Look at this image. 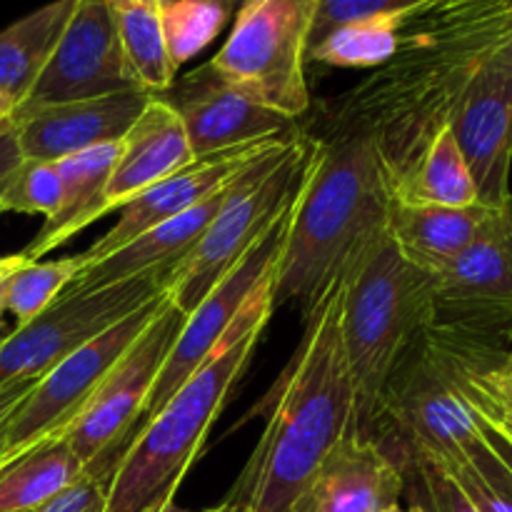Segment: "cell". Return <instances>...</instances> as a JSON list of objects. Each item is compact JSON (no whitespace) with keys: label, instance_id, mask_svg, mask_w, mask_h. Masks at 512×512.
Here are the masks:
<instances>
[{"label":"cell","instance_id":"4316f807","mask_svg":"<svg viewBox=\"0 0 512 512\" xmlns=\"http://www.w3.org/2000/svg\"><path fill=\"white\" fill-rule=\"evenodd\" d=\"M403 15H373L338 25L310 45L308 60L333 68H383L398 50Z\"/></svg>","mask_w":512,"mask_h":512},{"label":"cell","instance_id":"74e56055","mask_svg":"<svg viewBox=\"0 0 512 512\" xmlns=\"http://www.w3.org/2000/svg\"><path fill=\"white\" fill-rule=\"evenodd\" d=\"M30 260L25 258L23 253H15V255H0V280L10 278L15 270H20L23 265H28Z\"/></svg>","mask_w":512,"mask_h":512},{"label":"cell","instance_id":"7dc6e473","mask_svg":"<svg viewBox=\"0 0 512 512\" xmlns=\"http://www.w3.org/2000/svg\"><path fill=\"white\" fill-rule=\"evenodd\" d=\"M503 370H505V373H508L510 378H512V353L505 355V360H503Z\"/></svg>","mask_w":512,"mask_h":512},{"label":"cell","instance_id":"60d3db41","mask_svg":"<svg viewBox=\"0 0 512 512\" xmlns=\"http://www.w3.org/2000/svg\"><path fill=\"white\" fill-rule=\"evenodd\" d=\"M13 113H15V105L0 93V120H13Z\"/></svg>","mask_w":512,"mask_h":512},{"label":"cell","instance_id":"b9f144b4","mask_svg":"<svg viewBox=\"0 0 512 512\" xmlns=\"http://www.w3.org/2000/svg\"><path fill=\"white\" fill-rule=\"evenodd\" d=\"M498 60L500 63L508 65V68H512V38L508 40V45H505V48L498 53Z\"/></svg>","mask_w":512,"mask_h":512},{"label":"cell","instance_id":"f5cc1de1","mask_svg":"<svg viewBox=\"0 0 512 512\" xmlns=\"http://www.w3.org/2000/svg\"><path fill=\"white\" fill-rule=\"evenodd\" d=\"M150 512H153V510H150Z\"/></svg>","mask_w":512,"mask_h":512},{"label":"cell","instance_id":"d6986e66","mask_svg":"<svg viewBox=\"0 0 512 512\" xmlns=\"http://www.w3.org/2000/svg\"><path fill=\"white\" fill-rule=\"evenodd\" d=\"M190 160H193V150H190L183 120L163 98L153 95L140 118L120 140V155L105 188L103 210L110 213L115 208H123L128 200H133L158 180L178 173Z\"/></svg>","mask_w":512,"mask_h":512},{"label":"cell","instance_id":"83f0119b","mask_svg":"<svg viewBox=\"0 0 512 512\" xmlns=\"http://www.w3.org/2000/svg\"><path fill=\"white\" fill-rule=\"evenodd\" d=\"M383 448L403 470L410 505H418L425 512H478L438 458L413 445L395 443Z\"/></svg>","mask_w":512,"mask_h":512},{"label":"cell","instance_id":"ab89813d","mask_svg":"<svg viewBox=\"0 0 512 512\" xmlns=\"http://www.w3.org/2000/svg\"><path fill=\"white\" fill-rule=\"evenodd\" d=\"M205 512H253L248 503H243V500H235V498H225L223 503L215 505V508L205 510Z\"/></svg>","mask_w":512,"mask_h":512},{"label":"cell","instance_id":"cb8c5ba5","mask_svg":"<svg viewBox=\"0 0 512 512\" xmlns=\"http://www.w3.org/2000/svg\"><path fill=\"white\" fill-rule=\"evenodd\" d=\"M88 465L63 438L48 440L0 473V512H35L73 485Z\"/></svg>","mask_w":512,"mask_h":512},{"label":"cell","instance_id":"816d5d0a","mask_svg":"<svg viewBox=\"0 0 512 512\" xmlns=\"http://www.w3.org/2000/svg\"><path fill=\"white\" fill-rule=\"evenodd\" d=\"M0 340H3V338H0Z\"/></svg>","mask_w":512,"mask_h":512},{"label":"cell","instance_id":"f1b7e54d","mask_svg":"<svg viewBox=\"0 0 512 512\" xmlns=\"http://www.w3.org/2000/svg\"><path fill=\"white\" fill-rule=\"evenodd\" d=\"M443 465L478 512H512V470L483 435L465 445L460 458Z\"/></svg>","mask_w":512,"mask_h":512},{"label":"cell","instance_id":"4fadbf2b","mask_svg":"<svg viewBox=\"0 0 512 512\" xmlns=\"http://www.w3.org/2000/svg\"><path fill=\"white\" fill-rule=\"evenodd\" d=\"M130 88L138 85L125 65L113 5L110 0H78L48 65L18 110L100 98Z\"/></svg>","mask_w":512,"mask_h":512},{"label":"cell","instance_id":"603a6c76","mask_svg":"<svg viewBox=\"0 0 512 512\" xmlns=\"http://www.w3.org/2000/svg\"><path fill=\"white\" fill-rule=\"evenodd\" d=\"M78 0H53L0 30V93L15 105L25 103L48 65Z\"/></svg>","mask_w":512,"mask_h":512},{"label":"cell","instance_id":"8992f818","mask_svg":"<svg viewBox=\"0 0 512 512\" xmlns=\"http://www.w3.org/2000/svg\"><path fill=\"white\" fill-rule=\"evenodd\" d=\"M310 140H283L230 183L223 205L190 253L170 270L168 295L185 315L218 285L265 235L298 193Z\"/></svg>","mask_w":512,"mask_h":512},{"label":"cell","instance_id":"681fc988","mask_svg":"<svg viewBox=\"0 0 512 512\" xmlns=\"http://www.w3.org/2000/svg\"><path fill=\"white\" fill-rule=\"evenodd\" d=\"M165 3H170V0H160V5H165Z\"/></svg>","mask_w":512,"mask_h":512},{"label":"cell","instance_id":"d590c367","mask_svg":"<svg viewBox=\"0 0 512 512\" xmlns=\"http://www.w3.org/2000/svg\"><path fill=\"white\" fill-rule=\"evenodd\" d=\"M20 160H23V153H20L13 125H10V128H5L3 133H0V185H3L5 180H8V175L18 168Z\"/></svg>","mask_w":512,"mask_h":512},{"label":"cell","instance_id":"d4e9b609","mask_svg":"<svg viewBox=\"0 0 512 512\" xmlns=\"http://www.w3.org/2000/svg\"><path fill=\"white\" fill-rule=\"evenodd\" d=\"M390 188L393 198L405 203L450 205V208L478 203L475 183L450 128L440 130L433 143L418 155V160L403 175L390 180Z\"/></svg>","mask_w":512,"mask_h":512},{"label":"cell","instance_id":"1f68e13d","mask_svg":"<svg viewBox=\"0 0 512 512\" xmlns=\"http://www.w3.org/2000/svg\"><path fill=\"white\" fill-rule=\"evenodd\" d=\"M60 173L58 165L48 160L23 158L18 168L0 185V210H13L25 215H55L60 205Z\"/></svg>","mask_w":512,"mask_h":512},{"label":"cell","instance_id":"8d00e7d4","mask_svg":"<svg viewBox=\"0 0 512 512\" xmlns=\"http://www.w3.org/2000/svg\"><path fill=\"white\" fill-rule=\"evenodd\" d=\"M475 423H478V430H480V435H483V438H485V443H488L490 448H493L495 453H498L500 458H503V463L512 470V440L508 438V435L500 433V430H495V428H490V425H485L483 420L475 418Z\"/></svg>","mask_w":512,"mask_h":512},{"label":"cell","instance_id":"4dcf8cb0","mask_svg":"<svg viewBox=\"0 0 512 512\" xmlns=\"http://www.w3.org/2000/svg\"><path fill=\"white\" fill-rule=\"evenodd\" d=\"M83 270V255L48 260V263L35 260V263L23 265L10 275L5 285V310L18 318V325L30 323L45 308H50Z\"/></svg>","mask_w":512,"mask_h":512},{"label":"cell","instance_id":"e575fe53","mask_svg":"<svg viewBox=\"0 0 512 512\" xmlns=\"http://www.w3.org/2000/svg\"><path fill=\"white\" fill-rule=\"evenodd\" d=\"M40 378H23V380H13V383L0 385V420L8 418L20 403L30 395V390L35 388Z\"/></svg>","mask_w":512,"mask_h":512},{"label":"cell","instance_id":"ffe728a7","mask_svg":"<svg viewBox=\"0 0 512 512\" xmlns=\"http://www.w3.org/2000/svg\"><path fill=\"white\" fill-rule=\"evenodd\" d=\"M240 175V173H238ZM233 183V180H230ZM230 183L198 203L195 208L185 210L183 215L165 220V223L155 225V228L145 230L143 235L133 240V243L123 245L120 250L110 253L108 258L98 260V263L88 265L68 290H90V288H105V285L120 283V280L135 278L140 273H148L153 268H163V265H178L185 255L190 253L203 230L208 228L210 220L223 205L225 195H228Z\"/></svg>","mask_w":512,"mask_h":512},{"label":"cell","instance_id":"44dd1931","mask_svg":"<svg viewBox=\"0 0 512 512\" xmlns=\"http://www.w3.org/2000/svg\"><path fill=\"white\" fill-rule=\"evenodd\" d=\"M118 155L120 140L118 143H105L98 145V148L83 150V153L68 155V158L55 163L60 173V185H63L60 205L55 215H50L43 223V228L35 233L28 248L23 250V255L30 263L48 255L50 250L65 245L80 230H85L90 223L103 218L105 188H108L110 173H113Z\"/></svg>","mask_w":512,"mask_h":512},{"label":"cell","instance_id":"277c9868","mask_svg":"<svg viewBox=\"0 0 512 512\" xmlns=\"http://www.w3.org/2000/svg\"><path fill=\"white\" fill-rule=\"evenodd\" d=\"M273 308V280H268L255 290L205 363L163 408L138 425L115 468L105 512H150L175 498L230 390L248 368Z\"/></svg>","mask_w":512,"mask_h":512},{"label":"cell","instance_id":"6da1fadb","mask_svg":"<svg viewBox=\"0 0 512 512\" xmlns=\"http://www.w3.org/2000/svg\"><path fill=\"white\" fill-rule=\"evenodd\" d=\"M512 38V0H425L400 20L398 50L340 95L330 133H363L390 180L448 128L465 88Z\"/></svg>","mask_w":512,"mask_h":512},{"label":"cell","instance_id":"f907efd6","mask_svg":"<svg viewBox=\"0 0 512 512\" xmlns=\"http://www.w3.org/2000/svg\"><path fill=\"white\" fill-rule=\"evenodd\" d=\"M0 215H3V210H0Z\"/></svg>","mask_w":512,"mask_h":512},{"label":"cell","instance_id":"2e32d148","mask_svg":"<svg viewBox=\"0 0 512 512\" xmlns=\"http://www.w3.org/2000/svg\"><path fill=\"white\" fill-rule=\"evenodd\" d=\"M275 143H283V140H258V143L240 145V148L223 150V153L193 158L178 173L145 188L143 193H138L120 208L118 223L103 238L95 240L85 253H80L85 260V268L108 258L110 253L120 250L123 245L133 243L145 230L155 228V225L165 223L175 215H183L185 210L203 203L205 198L225 188L230 180L238 178V173H243L258 155L273 148Z\"/></svg>","mask_w":512,"mask_h":512},{"label":"cell","instance_id":"ee69618b","mask_svg":"<svg viewBox=\"0 0 512 512\" xmlns=\"http://www.w3.org/2000/svg\"><path fill=\"white\" fill-rule=\"evenodd\" d=\"M245 3H248V0H225V5L230 8V13H238Z\"/></svg>","mask_w":512,"mask_h":512},{"label":"cell","instance_id":"e0dca14e","mask_svg":"<svg viewBox=\"0 0 512 512\" xmlns=\"http://www.w3.org/2000/svg\"><path fill=\"white\" fill-rule=\"evenodd\" d=\"M150 98L153 95L143 88H130L100 98L18 110L13 115V130L20 153L23 158L58 163L68 155L118 143L140 118Z\"/></svg>","mask_w":512,"mask_h":512},{"label":"cell","instance_id":"3957f363","mask_svg":"<svg viewBox=\"0 0 512 512\" xmlns=\"http://www.w3.org/2000/svg\"><path fill=\"white\" fill-rule=\"evenodd\" d=\"M393 203L390 173L373 138L330 133L310 140L308 160L273 275V305L308 313L383 230Z\"/></svg>","mask_w":512,"mask_h":512},{"label":"cell","instance_id":"f546056e","mask_svg":"<svg viewBox=\"0 0 512 512\" xmlns=\"http://www.w3.org/2000/svg\"><path fill=\"white\" fill-rule=\"evenodd\" d=\"M228 18L230 8L225 0H170L160 5V23L173 68L208 48Z\"/></svg>","mask_w":512,"mask_h":512},{"label":"cell","instance_id":"5bb4252c","mask_svg":"<svg viewBox=\"0 0 512 512\" xmlns=\"http://www.w3.org/2000/svg\"><path fill=\"white\" fill-rule=\"evenodd\" d=\"M163 98L183 120L193 158L223 153L258 140L300 138L298 120L258 103L225 83L210 63L170 85Z\"/></svg>","mask_w":512,"mask_h":512},{"label":"cell","instance_id":"bcb514c9","mask_svg":"<svg viewBox=\"0 0 512 512\" xmlns=\"http://www.w3.org/2000/svg\"><path fill=\"white\" fill-rule=\"evenodd\" d=\"M5 285H8V278L0 280V313L5 310Z\"/></svg>","mask_w":512,"mask_h":512},{"label":"cell","instance_id":"9a60e30c","mask_svg":"<svg viewBox=\"0 0 512 512\" xmlns=\"http://www.w3.org/2000/svg\"><path fill=\"white\" fill-rule=\"evenodd\" d=\"M448 128L468 165L478 203L503 208L512 195V68L490 60L465 88Z\"/></svg>","mask_w":512,"mask_h":512},{"label":"cell","instance_id":"d6a6232c","mask_svg":"<svg viewBox=\"0 0 512 512\" xmlns=\"http://www.w3.org/2000/svg\"><path fill=\"white\" fill-rule=\"evenodd\" d=\"M128 445L130 440L125 445H120V448H115L113 453L103 455L95 463H90L85 468V473L73 485H68L63 493L55 495L53 500H48L43 508H38L35 512H105L115 468H118L120 458L128 450Z\"/></svg>","mask_w":512,"mask_h":512},{"label":"cell","instance_id":"836d02e7","mask_svg":"<svg viewBox=\"0 0 512 512\" xmlns=\"http://www.w3.org/2000/svg\"><path fill=\"white\" fill-rule=\"evenodd\" d=\"M423 3L425 0H315L308 48L325 38L330 30L350 20L373 18V15H403Z\"/></svg>","mask_w":512,"mask_h":512},{"label":"cell","instance_id":"8fae6325","mask_svg":"<svg viewBox=\"0 0 512 512\" xmlns=\"http://www.w3.org/2000/svg\"><path fill=\"white\" fill-rule=\"evenodd\" d=\"M185 318L188 315L168 295L158 315L150 320L148 328L130 345L128 353L95 390L90 403L65 430L63 440L85 465L133 440L140 418L148 413L155 380L173 345L178 343Z\"/></svg>","mask_w":512,"mask_h":512},{"label":"cell","instance_id":"484cf974","mask_svg":"<svg viewBox=\"0 0 512 512\" xmlns=\"http://www.w3.org/2000/svg\"><path fill=\"white\" fill-rule=\"evenodd\" d=\"M113 15L133 83L150 95L168 93L175 83V68L165 45L160 5H118Z\"/></svg>","mask_w":512,"mask_h":512},{"label":"cell","instance_id":"f6af8a7d","mask_svg":"<svg viewBox=\"0 0 512 512\" xmlns=\"http://www.w3.org/2000/svg\"><path fill=\"white\" fill-rule=\"evenodd\" d=\"M385 512H425V510H420L418 505H410V508H400V505H393V508H388Z\"/></svg>","mask_w":512,"mask_h":512},{"label":"cell","instance_id":"ac0fdd59","mask_svg":"<svg viewBox=\"0 0 512 512\" xmlns=\"http://www.w3.org/2000/svg\"><path fill=\"white\" fill-rule=\"evenodd\" d=\"M403 495V470L383 445L350 433L325 455L288 512H385Z\"/></svg>","mask_w":512,"mask_h":512},{"label":"cell","instance_id":"9c48e42d","mask_svg":"<svg viewBox=\"0 0 512 512\" xmlns=\"http://www.w3.org/2000/svg\"><path fill=\"white\" fill-rule=\"evenodd\" d=\"M433 283L425 328L453 330L508 348L512 340V195L455 258L420 265Z\"/></svg>","mask_w":512,"mask_h":512},{"label":"cell","instance_id":"7a4b0ae2","mask_svg":"<svg viewBox=\"0 0 512 512\" xmlns=\"http://www.w3.org/2000/svg\"><path fill=\"white\" fill-rule=\"evenodd\" d=\"M343 275L305 315L303 340L280 378L263 435L228 498L288 512L325 455L358 428V393L340 328Z\"/></svg>","mask_w":512,"mask_h":512},{"label":"cell","instance_id":"52a82bcc","mask_svg":"<svg viewBox=\"0 0 512 512\" xmlns=\"http://www.w3.org/2000/svg\"><path fill=\"white\" fill-rule=\"evenodd\" d=\"M315 0H248L210 68L228 85L285 118L310 108L305 83Z\"/></svg>","mask_w":512,"mask_h":512},{"label":"cell","instance_id":"ba28073f","mask_svg":"<svg viewBox=\"0 0 512 512\" xmlns=\"http://www.w3.org/2000/svg\"><path fill=\"white\" fill-rule=\"evenodd\" d=\"M163 265L135 278L90 290H65L38 318L18 325L0 340V385L40 378L78 348L143 308L148 300L168 293L170 270Z\"/></svg>","mask_w":512,"mask_h":512},{"label":"cell","instance_id":"c3c4849f","mask_svg":"<svg viewBox=\"0 0 512 512\" xmlns=\"http://www.w3.org/2000/svg\"><path fill=\"white\" fill-rule=\"evenodd\" d=\"M10 125H13V120H0V133H3L5 128H10Z\"/></svg>","mask_w":512,"mask_h":512},{"label":"cell","instance_id":"7402d4cb","mask_svg":"<svg viewBox=\"0 0 512 512\" xmlns=\"http://www.w3.org/2000/svg\"><path fill=\"white\" fill-rule=\"evenodd\" d=\"M488 205H420L395 200L390 203L388 233L405 255L418 265L443 263L463 253L493 220Z\"/></svg>","mask_w":512,"mask_h":512},{"label":"cell","instance_id":"5b68a950","mask_svg":"<svg viewBox=\"0 0 512 512\" xmlns=\"http://www.w3.org/2000/svg\"><path fill=\"white\" fill-rule=\"evenodd\" d=\"M433 313V283L383 230L345 268V353L358 393V428L373 438L395 368Z\"/></svg>","mask_w":512,"mask_h":512},{"label":"cell","instance_id":"7c38bea8","mask_svg":"<svg viewBox=\"0 0 512 512\" xmlns=\"http://www.w3.org/2000/svg\"><path fill=\"white\" fill-rule=\"evenodd\" d=\"M295 195L288 208L278 215V220L265 230L263 238L253 245V250L218 285L210 288V293L195 305L193 313H188L178 343L173 345L158 380H155L145 418H150L155 410L163 408L165 400L188 380V375H193L205 363V358L213 353L225 330L233 325L240 310L253 298L255 290L268 283V280H273L280 250H283L285 243V233H288Z\"/></svg>","mask_w":512,"mask_h":512},{"label":"cell","instance_id":"30bf717a","mask_svg":"<svg viewBox=\"0 0 512 512\" xmlns=\"http://www.w3.org/2000/svg\"><path fill=\"white\" fill-rule=\"evenodd\" d=\"M168 293L148 300L143 308L130 313L120 323L110 325L90 343L70 353L58 365L40 375L28 398L8 418V455L10 460L23 458L33 448L48 440L63 438L80 410L90 403L118 360L128 353L130 345L140 338L150 320L158 315Z\"/></svg>","mask_w":512,"mask_h":512},{"label":"cell","instance_id":"7bdbcfd3","mask_svg":"<svg viewBox=\"0 0 512 512\" xmlns=\"http://www.w3.org/2000/svg\"><path fill=\"white\" fill-rule=\"evenodd\" d=\"M153 512H183V510H180V508H175V500H168V503L158 505V508H155Z\"/></svg>","mask_w":512,"mask_h":512},{"label":"cell","instance_id":"f35d334b","mask_svg":"<svg viewBox=\"0 0 512 512\" xmlns=\"http://www.w3.org/2000/svg\"><path fill=\"white\" fill-rule=\"evenodd\" d=\"M13 415V413H10ZM8 415V418H10ZM8 418L5 420H0V473H3L5 468H8L10 463H13V460H10V455H8Z\"/></svg>","mask_w":512,"mask_h":512}]
</instances>
